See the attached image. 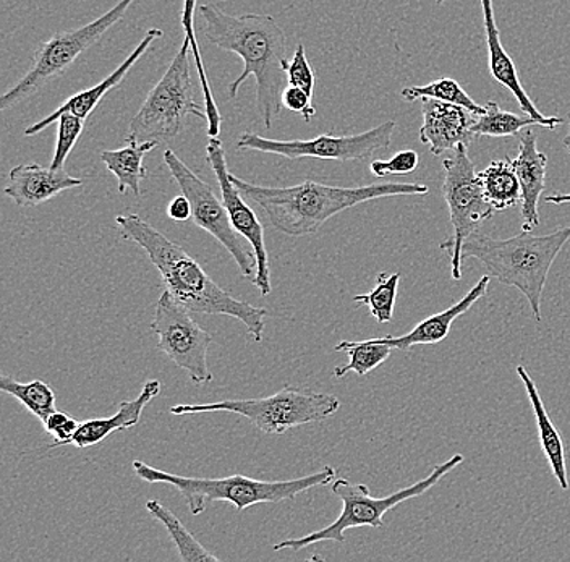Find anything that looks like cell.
Returning a JSON list of instances; mask_svg holds the SVG:
<instances>
[{
    "label": "cell",
    "mask_w": 570,
    "mask_h": 562,
    "mask_svg": "<svg viewBox=\"0 0 570 562\" xmlns=\"http://www.w3.org/2000/svg\"><path fill=\"white\" fill-rule=\"evenodd\" d=\"M247 200L265 211L277 230L291 237L312 236L338 213L377 198L426 195L423 184H373L366 187H331L306 180L294 187H262L230 176Z\"/></svg>",
    "instance_id": "obj_3"
},
{
    "label": "cell",
    "mask_w": 570,
    "mask_h": 562,
    "mask_svg": "<svg viewBox=\"0 0 570 562\" xmlns=\"http://www.w3.org/2000/svg\"><path fill=\"white\" fill-rule=\"evenodd\" d=\"M548 205H566V203H570V194H554L547 197Z\"/></svg>",
    "instance_id": "obj_38"
},
{
    "label": "cell",
    "mask_w": 570,
    "mask_h": 562,
    "mask_svg": "<svg viewBox=\"0 0 570 562\" xmlns=\"http://www.w3.org/2000/svg\"><path fill=\"white\" fill-rule=\"evenodd\" d=\"M163 37L164 31L159 30V28H151V30H148V33L142 37L140 45L130 52V56H128L127 59H125L124 62L109 75V77H106L101 83L88 88V90L70 96L63 105H60L59 108L52 110V114H49L46 119L39 120V122L28 127L27 130H24V137H35V135L41 134L42 130H46V128L52 126L53 122H57L59 117L63 116V114H75V116L87 120L89 114H92V110H95L96 106L101 102V99L105 98L107 92L119 87V85L122 83L124 78L127 77V73L134 69L135 63H137L138 60L148 52V49Z\"/></svg>",
    "instance_id": "obj_16"
},
{
    "label": "cell",
    "mask_w": 570,
    "mask_h": 562,
    "mask_svg": "<svg viewBox=\"0 0 570 562\" xmlns=\"http://www.w3.org/2000/svg\"><path fill=\"white\" fill-rule=\"evenodd\" d=\"M338 408H341V401L333 394L285 386L273 396L262 397V400L178 404L170 408V414L194 415L227 412V414L247 418L266 435H284L298 426L333 417Z\"/></svg>",
    "instance_id": "obj_7"
},
{
    "label": "cell",
    "mask_w": 570,
    "mask_h": 562,
    "mask_svg": "<svg viewBox=\"0 0 570 562\" xmlns=\"http://www.w3.org/2000/svg\"><path fill=\"white\" fill-rule=\"evenodd\" d=\"M517 375L525 387L530 405L533 408L534 420H537L538 433H540L541 450L550 462L552 475L558 480L562 490H569L568 467H566V447L561 433L556 428L554 423L548 414L544 402L541 400L540 391L534 384L532 376L527 372L525 366H517Z\"/></svg>",
    "instance_id": "obj_22"
},
{
    "label": "cell",
    "mask_w": 570,
    "mask_h": 562,
    "mask_svg": "<svg viewBox=\"0 0 570 562\" xmlns=\"http://www.w3.org/2000/svg\"><path fill=\"white\" fill-rule=\"evenodd\" d=\"M160 390H163V384L158 379H149L142 386L137 400L120 402L119 411L112 417L91 418L80 423L77 432L62 446L73 444L75 447L85 450V447L96 446V444L101 443L112 433L127 432V430L134 428V426L140 423L146 405L159 396Z\"/></svg>",
    "instance_id": "obj_20"
},
{
    "label": "cell",
    "mask_w": 570,
    "mask_h": 562,
    "mask_svg": "<svg viewBox=\"0 0 570 562\" xmlns=\"http://www.w3.org/2000/svg\"><path fill=\"white\" fill-rule=\"evenodd\" d=\"M131 465L142 482L174 486L194 515L203 514L208 503L214 501H226L240 512L255 504L283 503V501L295 500L298 494L306 493L315 486L330 485L336 480V469L331 465L302 479L277 480V482H266V480H255L244 475L194 479V476H180L176 473L159 471L141 461H134Z\"/></svg>",
    "instance_id": "obj_5"
},
{
    "label": "cell",
    "mask_w": 570,
    "mask_h": 562,
    "mask_svg": "<svg viewBox=\"0 0 570 562\" xmlns=\"http://www.w3.org/2000/svg\"><path fill=\"white\" fill-rule=\"evenodd\" d=\"M167 216L176 223H185L191 218V203L185 197L184 194L180 197L174 198L173 201L167 206Z\"/></svg>",
    "instance_id": "obj_37"
},
{
    "label": "cell",
    "mask_w": 570,
    "mask_h": 562,
    "mask_svg": "<svg viewBox=\"0 0 570 562\" xmlns=\"http://www.w3.org/2000/svg\"><path fill=\"white\" fill-rule=\"evenodd\" d=\"M81 185L83 180L71 177L66 169L57 170L39 164H21L10 170L9 181L3 191L16 205L21 208H31Z\"/></svg>",
    "instance_id": "obj_18"
},
{
    "label": "cell",
    "mask_w": 570,
    "mask_h": 562,
    "mask_svg": "<svg viewBox=\"0 0 570 562\" xmlns=\"http://www.w3.org/2000/svg\"><path fill=\"white\" fill-rule=\"evenodd\" d=\"M158 141H138L127 137L125 145L119 149H109L101 152V161L106 164L109 172L116 177L119 194L141 195V181L146 179L145 156L158 148Z\"/></svg>",
    "instance_id": "obj_23"
},
{
    "label": "cell",
    "mask_w": 570,
    "mask_h": 562,
    "mask_svg": "<svg viewBox=\"0 0 570 562\" xmlns=\"http://www.w3.org/2000/svg\"><path fill=\"white\" fill-rule=\"evenodd\" d=\"M444 2L445 0H436L438 6H443Z\"/></svg>",
    "instance_id": "obj_40"
},
{
    "label": "cell",
    "mask_w": 570,
    "mask_h": 562,
    "mask_svg": "<svg viewBox=\"0 0 570 562\" xmlns=\"http://www.w3.org/2000/svg\"><path fill=\"white\" fill-rule=\"evenodd\" d=\"M334 351L347 352L348 355L347 365L337 366V368L334 369V378L341 379L352 372L360 376L368 375L370 372L383 365V363L391 357L394 348H392L391 345L380 343V341L368 339L356 341V343L342 341V343H338L336 347H334Z\"/></svg>",
    "instance_id": "obj_27"
},
{
    "label": "cell",
    "mask_w": 570,
    "mask_h": 562,
    "mask_svg": "<svg viewBox=\"0 0 570 562\" xmlns=\"http://www.w3.org/2000/svg\"><path fill=\"white\" fill-rule=\"evenodd\" d=\"M481 12H483L484 30H487L488 52H490V73L499 85L512 92L515 101L519 102L520 109L527 116L540 119L544 127L554 130L561 126L564 120L561 117H547L537 109L530 96L523 90L520 83L519 75H517L514 60L504 51L499 34L497 17H494L493 0H480Z\"/></svg>",
    "instance_id": "obj_19"
},
{
    "label": "cell",
    "mask_w": 570,
    "mask_h": 562,
    "mask_svg": "<svg viewBox=\"0 0 570 562\" xmlns=\"http://www.w3.org/2000/svg\"><path fill=\"white\" fill-rule=\"evenodd\" d=\"M397 124L394 120L370 128L358 135L324 134L313 140H271L245 131L237 141L240 151H259L281 156L288 161L326 159V161H370L377 151L390 148Z\"/></svg>",
    "instance_id": "obj_11"
},
{
    "label": "cell",
    "mask_w": 570,
    "mask_h": 562,
    "mask_svg": "<svg viewBox=\"0 0 570 562\" xmlns=\"http://www.w3.org/2000/svg\"><path fill=\"white\" fill-rule=\"evenodd\" d=\"M134 2L135 0H120L112 9L107 10L105 16L92 20L91 23L83 24L77 30L53 34L49 41L42 42L36 49L31 69L17 81L12 90L0 98V109L16 108L20 102L31 98L36 91L69 72L78 57L83 56L96 42L101 41L107 31L124 19Z\"/></svg>",
    "instance_id": "obj_9"
},
{
    "label": "cell",
    "mask_w": 570,
    "mask_h": 562,
    "mask_svg": "<svg viewBox=\"0 0 570 562\" xmlns=\"http://www.w3.org/2000/svg\"><path fill=\"white\" fill-rule=\"evenodd\" d=\"M532 126L544 127L540 119H534L530 116H519V114L508 112L498 105V102L490 101L484 105V112L476 116L475 124H473V134L475 137H514L520 134L523 128Z\"/></svg>",
    "instance_id": "obj_28"
},
{
    "label": "cell",
    "mask_w": 570,
    "mask_h": 562,
    "mask_svg": "<svg viewBox=\"0 0 570 562\" xmlns=\"http://www.w3.org/2000/svg\"><path fill=\"white\" fill-rule=\"evenodd\" d=\"M422 112L420 141L428 146L431 155L454 151L459 145L470 148L476 138L472 130L476 116L462 106L425 98L422 99Z\"/></svg>",
    "instance_id": "obj_15"
},
{
    "label": "cell",
    "mask_w": 570,
    "mask_h": 562,
    "mask_svg": "<svg viewBox=\"0 0 570 562\" xmlns=\"http://www.w3.org/2000/svg\"><path fill=\"white\" fill-rule=\"evenodd\" d=\"M401 273H380L376 286L368 294L355 295L354 304L366 305L377 323H390L394 316L395 298H397Z\"/></svg>",
    "instance_id": "obj_31"
},
{
    "label": "cell",
    "mask_w": 570,
    "mask_h": 562,
    "mask_svg": "<svg viewBox=\"0 0 570 562\" xmlns=\"http://www.w3.org/2000/svg\"><path fill=\"white\" fill-rule=\"evenodd\" d=\"M190 313L169 290H164L156 304L151 329L158 336V351L187 372L191 382L206 384L213 382L208 366L213 336L191 318Z\"/></svg>",
    "instance_id": "obj_13"
},
{
    "label": "cell",
    "mask_w": 570,
    "mask_h": 562,
    "mask_svg": "<svg viewBox=\"0 0 570 562\" xmlns=\"http://www.w3.org/2000/svg\"><path fill=\"white\" fill-rule=\"evenodd\" d=\"M443 172V195L449 206L452 236L440 248L451 258L452 279L459 280L462 277L463 244L497 211L484 197L479 172L469 158V146L459 145L444 159Z\"/></svg>",
    "instance_id": "obj_10"
},
{
    "label": "cell",
    "mask_w": 570,
    "mask_h": 562,
    "mask_svg": "<svg viewBox=\"0 0 570 562\" xmlns=\"http://www.w3.org/2000/svg\"><path fill=\"white\" fill-rule=\"evenodd\" d=\"M285 72H287L288 85L302 88L303 91L308 92L313 98L316 77L315 70L312 69L308 57H306L305 46H297L291 62L285 63Z\"/></svg>",
    "instance_id": "obj_33"
},
{
    "label": "cell",
    "mask_w": 570,
    "mask_h": 562,
    "mask_svg": "<svg viewBox=\"0 0 570 562\" xmlns=\"http://www.w3.org/2000/svg\"><path fill=\"white\" fill-rule=\"evenodd\" d=\"M146 511L151 514L153 519H156V521H159L160 524L166 526L170 539L176 543L180 561H219V558L209 553V551L191 535L190 530L181 524L180 519H178L173 511L164 506V504H160L159 501L149 500L148 503H146Z\"/></svg>",
    "instance_id": "obj_26"
},
{
    "label": "cell",
    "mask_w": 570,
    "mask_h": 562,
    "mask_svg": "<svg viewBox=\"0 0 570 562\" xmlns=\"http://www.w3.org/2000/svg\"><path fill=\"white\" fill-rule=\"evenodd\" d=\"M405 101L413 102L419 99H438V101L451 102V105L462 106L469 109L475 116L484 112V106L473 101L469 92L463 90L458 81L452 78H440V80L431 81L425 87H409L401 91Z\"/></svg>",
    "instance_id": "obj_30"
},
{
    "label": "cell",
    "mask_w": 570,
    "mask_h": 562,
    "mask_svg": "<svg viewBox=\"0 0 570 562\" xmlns=\"http://www.w3.org/2000/svg\"><path fill=\"white\" fill-rule=\"evenodd\" d=\"M116 224L125 240L134 241L146 252L158 269L164 287L174 295L178 304L191 313L238 319L247 327L252 339L262 343L265 337L266 308L253 307L217 286L194 256L188 255L180 245L169 240L140 216H117Z\"/></svg>",
    "instance_id": "obj_2"
},
{
    "label": "cell",
    "mask_w": 570,
    "mask_h": 562,
    "mask_svg": "<svg viewBox=\"0 0 570 562\" xmlns=\"http://www.w3.org/2000/svg\"><path fill=\"white\" fill-rule=\"evenodd\" d=\"M190 51V45L181 41L173 62L131 119L128 137L138 141L166 144L180 134L185 117L196 116L205 122L208 120L205 106H199L194 98Z\"/></svg>",
    "instance_id": "obj_8"
},
{
    "label": "cell",
    "mask_w": 570,
    "mask_h": 562,
    "mask_svg": "<svg viewBox=\"0 0 570 562\" xmlns=\"http://www.w3.org/2000/svg\"><path fill=\"white\" fill-rule=\"evenodd\" d=\"M283 106L291 112L301 114L305 122H309L312 117L316 116L312 96L303 91L302 88L292 87V85H288V88H285L283 92Z\"/></svg>",
    "instance_id": "obj_36"
},
{
    "label": "cell",
    "mask_w": 570,
    "mask_h": 562,
    "mask_svg": "<svg viewBox=\"0 0 570 562\" xmlns=\"http://www.w3.org/2000/svg\"><path fill=\"white\" fill-rule=\"evenodd\" d=\"M163 158L169 167L170 176L180 187L181 194L191 203V218L196 226L216 238L229 252L244 277L253 283L258 272L255 252L249 241L244 240V237L232 226L229 213L223 200L216 197L213 188L205 180L199 179L173 149H166Z\"/></svg>",
    "instance_id": "obj_12"
},
{
    "label": "cell",
    "mask_w": 570,
    "mask_h": 562,
    "mask_svg": "<svg viewBox=\"0 0 570 562\" xmlns=\"http://www.w3.org/2000/svg\"><path fill=\"white\" fill-rule=\"evenodd\" d=\"M569 240L570 226L559 227L544 236L522 230L511 238H494L476 230L463 244L462 258L479 259L491 277L522 292L533 318L541 322V300L552 263Z\"/></svg>",
    "instance_id": "obj_4"
},
{
    "label": "cell",
    "mask_w": 570,
    "mask_h": 562,
    "mask_svg": "<svg viewBox=\"0 0 570 562\" xmlns=\"http://www.w3.org/2000/svg\"><path fill=\"white\" fill-rule=\"evenodd\" d=\"M462 462V454L452 455L443 464H438L425 479L384 497L372 496L368 486L363 485V483H352L345 479L334 480L331 489H333V493L336 494L338 500L342 501L341 515H338L336 521L331 525L324 526V529L309 533V535L301 536V539H288L274 544L273 550L302 551L312 546V544L321 542L344 543L347 530L358 529V526L381 529L384 525V515L391 509L397 507L399 504L413 500V497L422 496L428 490L433 489L441 479H444L448 473L459 467Z\"/></svg>",
    "instance_id": "obj_6"
},
{
    "label": "cell",
    "mask_w": 570,
    "mask_h": 562,
    "mask_svg": "<svg viewBox=\"0 0 570 562\" xmlns=\"http://www.w3.org/2000/svg\"><path fill=\"white\" fill-rule=\"evenodd\" d=\"M196 9H198V0H184V10H181L180 23L185 30L184 41L190 45L191 52H194L196 70H198L199 83H202L206 116H208V120H206V131H208L209 137H219L223 116H220L219 108H217L216 105V99H214L212 87H209L205 62H203L202 51H199L198 37H196L195 31Z\"/></svg>",
    "instance_id": "obj_25"
},
{
    "label": "cell",
    "mask_w": 570,
    "mask_h": 562,
    "mask_svg": "<svg viewBox=\"0 0 570 562\" xmlns=\"http://www.w3.org/2000/svg\"><path fill=\"white\" fill-rule=\"evenodd\" d=\"M0 390L21 402L27 411H30L39 422L45 425L46 420L56 412V393L48 383L42 379H33L30 383H20L10 376H0Z\"/></svg>",
    "instance_id": "obj_29"
},
{
    "label": "cell",
    "mask_w": 570,
    "mask_h": 562,
    "mask_svg": "<svg viewBox=\"0 0 570 562\" xmlns=\"http://www.w3.org/2000/svg\"><path fill=\"white\" fill-rule=\"evenodd\" d=\"M484 197L494 211H505L522 201V188L517 177L512 159H499L479 172Z\"/></svg>",
    "instance_id": "obj_24"
},
{
    "label": "cell",
    "mask_w": 570,
    "mask_h": 562,
    "mask_svg": "<svg viewBox=\"0 0 570 562\" xmlns=\"http://www.w3.org/2000/svg\"><path fill=\"white\" fill-rule=\"evenodd\" d=\"M520 188H522V201H520V216H522L523 233H533L540 226L541 195L547 187L548 158L538 149V137L530 128H523L520 137L519 155L512 159Z\"/></svg>",
    "instance_id": "obj_17"
},
{
    "label": "cell",
    "mask_w": 570,
    "mask_h": 562,
    "mask_svg": "<svg viewBox=\"0 0 570 562\" xmlns=\"http://www.w3.org/2000/svg\"><path fill=\"white\" fill-rule=\"evenodd\" d=\"M203 37L223 51L244 60V72L232 81L230 98H235L248 77L256 80V110L267 130L279 119L283 92L288 83L285 63L287 39L276 19L259 13L230 16L214 3L198 9Z\"/></svg>",
    "instance_id": "obj_1"
},
{
    "label": "cell",
    "mask_w": 570,
    "mask_h": 562,
    "mask_svg": "<svg viewBox=\"0 0 570 562\" xmlns=\"http://www.w3.org/2000/svg\"><path fill=\"white\" fill-rule=\"evenodd\" d=\"M78 426H80L78 420L70 417V415L63 414V412H52L45 423L46 432L53 437V443L49 447L51 450L62 447V444L77 432Z\"/></svg>",
    "instance_id": "obj_35"
},
{
    "label": "cell",
    "mask_w": 570,
    "mask_h": 562,
    "mask_svg": "<svg viewBox=\"0 0 570 562\" xmlns=\"http://www.w3.org/2000/svg\"><path fill=\"white\" fill-rule=\"evenodd\" d=\"M416 167H419V155L412 149L397 152V155L392 156L390 161H381L380 159V161L370 164V169L377 179L387 176H409Z\"/></svg>",
    "instance_id": "obj_34"
},
{
    "label": "cell",
    "mask_w": 570,
    "mask_h": 562,
    "mask_svg": "<svg viewBox=\"0 0 570 562\" xmlns=\"http://www.w3.org/2000/svg\"><path fill=\"white\" fill-rule=\"evenodd\" d=\"M206 158L212 166L217 184H219L223 203L232 220L234 229L240 234L255 252L256 263H258V272H256L255 284L256 289L263 297L271 294V269L269 255L265 244V227L262 220L256 218L255 211L249 208L247 198L240 194L234 181L230 179L229 166H227L226 151H224L223 141L219 137H209L206 145Z\"/></svg>",
    "instance_id": "obj_14"
},
{
    "label": "cell",
    "mask_w": 570,
    "mask_h": 562,
    "mask_svg": "<svg viewBox=\"0 0 570 562\" xmlns=\"http://www.w3.org/2000/svg\"><path fill=\"white\" fill-rule=\"evenodd\" d=\"M57 144L53 151L51 167L52 169H66V161L69 159L70 152L73 151L75 145L80 140L83 134L85 119L75 116V114H63L57 120Z\"/></svg>",
    "instance_id": "obj_32"
},
{
    "label": "cell",
    "mask_w": 570,
    "mask_h": 562,
    "mask_svg": "<svg viewBox=\"0 0 570 562\" xmlns=\"http://www.w3.org/2000/svg\"><path fill=\"white\" fill-rule=\"evenodd\" d=\"M490 274L480 277L479 283L463 295L462 300H459L458 304L451 305V307L444 309V312L436 313V315L423 319L422 323H419V325L413 327L410 333L404 334V336H384L377 337L376 341L391 345L392 348H397V351L407 352V354L409 352H412V348L415 347V345L441 343V341H444L445 337L449 336L452 323H454L459 316H462L463 313L469 312V309L472 308L480 298H483L484 295H487L488 287H490Z\"/></svg>",
    "instance_id": "obj_21"
},
{
    "label": "cell",
    "mask_w": 570,
    "mask_h": 562,
    "mask_svg": "<svg viewBox=\"0 0 570 562\" xmlns=\"http://www.w3.org/2000/svg\"><path fill=\"white\" fill-rule=\"evenodd\" d=\"M564 146H566V149H568V152L570 155V112L568 116V134H566V137H564Z\"/></svg>",
    "instance_id": "obj_39"
}]
</instances>
